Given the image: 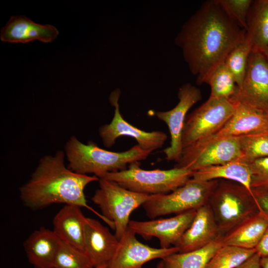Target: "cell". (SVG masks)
<instances>
[{
  "instance_id": "f546056e",
  "label": "cell",
  "mask_w": 268,
  "mask_h": 268,
  "mask_svg": "<svg viewBox=\"0 0 268 268\" xmlns=\"http://www.w3.org/2000/svg\"><path fill=\"white\" fill-rule=\"evenodd\" d=\"M226 13L239 27L247 28L248 13L252 0H216Z\"/></svg>"
},
{
  "instance_id": "d590c367",
  "label": "cell",
  "mask_w": 268,
  "mask_h": 268,
  "mask_svg": "<svg viewBox=\"0 0 268 268\" xmlns=\"http://www.w3.org/2000/svg\"><path fill=\"white\" fill-rule=\"evenodd\" d=\"M263 54L265 56L266 58L268 61V47L266 48L265 50H264L263 51H261Z\"/></svg>"
},
{
  "instance_id": "30bf717a",
  "label": "cell",
  "mask_w": 268,
  "mask_h": 268,
  "mask_svg": "<svg viewBox=\"0 0 268 268\" xmlns=\"http://www.w3.org/2000/svg\"><path fill=\"white\" fill-rule=\"evenodd\" d=\"M268 115V61L253 48L241 86L231 98Z\"/></svg>"
},
{
  "instance_id": "9c48e42d",
  "label": "cell",
  "mask_w": 268,
  "mask_h": 268,
  "mask_svg": "<svg viewBox=\"0 0 268 268\" xmlns=\"http://www.w3.org/2000/svg\"><path fill=\"white\" fill-rule=\"evenodd\" d=\"M238 104L232 99L209 97L186 117L182 136L183 148L217 133L233 116Z\"/></svg>"
},
{
  "instance_id": "f1b7e54d",
  "label": "cell",
  "mask_w": 268,
  "mask_h": 268,
  "mask_svg": "<svg viewBox=\"0 0 268 268\" xmlns=\"http://www.w3.org/2000/svg\"><path fill=\"white\" fill-rule=\"evenodd\" d=\"M243 160L268 157V133L238 136Z\"/></svg>"
},
{
  "instance_id": "836d02e7",
  "label": "cell",
  "mask_w": 268,
  "mask_h": 268,
  "mask_svg": "<svg viewBox=\"0 0 268 268\" xmlns=\"http://www.w3.org/2000/svg\"><path fill=\"white\" fill-rule=\"evenodd\" d=\"M260 260L261 257L256 253L236 268H261Z\"/></svg>"
},
{
  "instance_id": "8d00e7d4",
  "label": "cell",
  "mask_w": 268,
  "mask_h": 268,
  "mask_svg": "<svg viewBox=\"0 0 268 268\" xmlns=\"http://www.w3.org/2000/svg\"><path fill=\"white\" fill-rule=\"evenodd\" d=\"M156 268H163V262H162V260L159 263H158V264L156 266Z\"/></svg>"
},
{
  "instance_id": "8fae6325",
  "label": "cell",
  "mask_w": 268,
  "mask_h": 268,
  "mask_svg": "<svg viewBox=\"0 0 268 268\" xmlns=\"http://www.w3.org/2000/svg\"><path fill=\"white\" fill-rule=\"evenodd\" d=\"M120 90L116 89L109 96L111 104L115 107L114 115L109 124L101 126L99 134L104 145L107 148L112 147L116 139L121 136L134 138L137 145L143 150L152 152L164 144L167 139V134L161 131L147 132L129 123L122 116L119 108V99Z\"/></svg>"
},
{
  "instance_id": "83f0119b",
  "label": "cell",
  "mask_w": 268,
  "mask_h": 268,
  "mask_svg": "<svg viewBox=\"0 0 268 268\" xmlns=\"http://www.w3.org/2000/svg\"><path fill=\"white\" fill-rule=\"evenodd\" d=\"M53 268H94L86 253L61 240Z\"/></svg>"
},
{
  "instance_id": "4316f807",
  "label": "cell",
  "mask_w": 268,
  "mask_h": 268,
  "mask_svg": "<svg viewBox=\"0 0 268 268\" xmlns=\"http://www.w3.org/2000/svg\"><path fill=\"white\" fill-rule=\"evenodd\" d=\"M252 45L246 39L235 47L228 55L224 63L234 76L240 88L244 79L252 50Z\"/></svg>"
},
{
  "instance_id": "3957f363",
  "label": "cell",
  "mask_w": 268,
  "mask_h": 268,
  "mask_svg": "<svg viewBox=\"0 0 268 268\" xmlns=\"http://www.w3.org/2000/svg\"><path fill=\"white\" fill-rule=\"evenodd\" d=\"M65 150L68 168L80 174H94L99 178L108 172L124 170L130 164L145 159L151 153L137 144L123 152L108 151L91 141L84 144L75 136L66 142Z\"/></svg>"
},
{
  "instance_id": "7c38bea8",
  "label": "cell",
  "mask_w": 268,
  "mask_h": 268,
  "mask_svg": "<svg viewBox=\"0 0 268 268\" xmlns=\"http://www.w3.org/2000/svg\"><path fill=\"white\" fill-rule=\"evenodd\" d=\"M178 97L179 101L174 108L155 113L158 119L166 123L170 134V145L163 150L165 159L176 162L179 160L183 148L182 136L187 114L194 105L201 99L202 95L198 88L187 83L180 87Z\"/></svg>"
},
{
  "instance_id": "4fadbf2b",
  "label": "cell",
  "mask_w": 268,
  "mask_h": 268,
  "mask_svg": "<svg viewBox=\"0 0 268 268\" xmlns=\"http://www.w3.org/2000/svg\"><path fill=\"white\" fill-rule=\"evenodd\" d=\"M197 209L188 210L168 218L144 221L130 220L129 227L144 239L158 238L160 248H169L175 246L179 242L191 225Z\"/></svg>"
},
{
  "instance_id": "5bb4252c",
  "label": "cell",
  "mask_w": 268,
  "mask_h": 268,
  "mask_svg": "<svg viewBox=\"0 0 268 268\" xmlns=\"http://www.w3.org/2000/svg\"><path fill=\"white\" fill-rule=\"evenodd\" d=\"M179 252L178 248H155L144 244L136 238V234L129 227L119 240L117 250L105 268H142L146 263L162 259Z\"/></svg>"
},
{
  "instance_id": "2e32d148",
  "label": "cell",
  "mask_w": 268,
  "mask_h": 268,
  "mask_svg": "<svg viewBox=\"0 0 268 268\" xmlns=\"http://www.w3.org/2000/svg\"><path fill=\"white\" fill-rule=\"evenodd\" d=\"M59 34L54 26L35 23L23 15H13L1 28L0 38L3 42L13 43L24 44L35 40L50 43Z\"/></svg>"
},
{
  "instance_id": "ba28073f",
  "label": "cell",
  "mask_w": 268,
  "mask_h": 268,
  "mask_svg": "<svg viewBox=\"0 0 268 268\" xmlns=\"http://www.w3.org/2000/svg\"><path fill=\"white\" fill-rule=\"evenodd\" d=\"M243 160L239 137L212 135L183 149L175 167L195 172L205 167Z\"/></svg>"
},
{
  "instance_id": "44dd1931",
  "label": "cell",
  "mask_w": 268,
  "mask_h": 268,
  "mask_svg": "<svg viewBox=\"0 0 268 268\" xmlns=\"http://www.w3.org/2000/svg\"><path fill=\"white\" fill-rule=\"evenodd\" d=\"M268 227V217L259 211L223 236L224 245L255 249Z\"/></svg>"
},
{
  "instance_id": "7402d4cb",
  "label": "cell",
  "mask_w": 268,
  "mask_h": 268,
  "mask_svg": "<svg viewBox=\"0 0 268 268\" xmlns=\"http://www.w3.org/2000/svg\"><path fill=\"white\" fill-rule=\"evenodd\" d=\"M192 177L201 181L223 178L236 182L244 186L254 197L251 188V173L250 167L248 163L243 160L203 168L194 172Z\"/></svg>"
},
{
  "instance_id": "cb8c5ba5",
  "label": "cell",
  "mask_w": 268,
  "mask_h": 268,
  "mask_svg": "<svg viewBox=\"0 0 268 268\" xmlns=\"http://www.w3.org/2000/svg\"><path fill=\"white\" fill-rule=\"evenodd\" d=\"M224 235L207 245L196 250L176 253L162 260L164 268H205L217 251L223 246Z\"/></svg>"
},
{
  "instance_id": "d4e9b609",
  "label": "cell",
  "mask_w": 268,
  "mask_h": 268,
  "mask_svg": "<svg viewBox=\"0 0 268 268\" xmlns=\"http://www.w3.org/2000/svg\"><path fill=\"white\" fill-rule=\"evenodd\" d=\"M204 83L210 87V98L229 99L239 88L234 76L224 62L209 73Z\"/></svg>"
},
{
  "instance_id": "4dcf8cb0",
  "label": "cell",
  "mask_w": 268,
  "mask_h": 268,
  "mask_svg": "<svg viewBox=\"0 0 268 268\" xmlns=\"http://www.w3.org/2000/svg\"><path fill=\"white\" fill-rule=\"evenodd\" d=\"M251 173V188H268V157L247 162Z\"/></svg>"
},
{
  "instance_id": "ffe728a7",
  "label": "cell",
  "mask_w": 268,
  "mask_h": 268,
  "mask_svg": "<svg viewBox=\"0 0 268 268\" xmlns=\"http://www.w3.org/2000/svg\"><path fill=\"white\" fill-rule=\"evenodd\" d=\"M81 208L76 205L66 204L54 216L52 230L63 242L84 252L85 216Z\"/></svg>"
},
{
  "instance_id": "277c9868",
  "label": "cell",
  "mask_w": 268,
  "mask_h": 268,
  "mask_svg": "<svg viewBox=\"0 0 268 268\" xmlns=\"http://www.w3.org/2000/svg\"><path fill=\"white\" fill-rule=\"evenodd\" d=\"M207 204L222 235L259 211L250 192L243 185L229 181L218 182Z\"/></svg>"
},
{
  "instance_id": "d6986e66",
  "label": "cell",
  "mask_w": 268,
  "mask_h": 268,
  "mask_svg": "<svg viewBox=\"0 0 268 268\" xmlns=\"http://www.w3.org/2000/svg\"><path fill=\"white\" fill-rule=\"evenodd\" d=\"M60 242L53 230L45 227L35 230L24 243L29 262L35 268H53Z\"/></svg>"
},
{
  "instance_id": "d6a6232c",
  "label": "cell",
  "mask_w": 268,
  "mask_h": 268,
  "mask_svg": "<svg viewBox=\"0 0 268 268\" xmlns=\"http://www.w3.org/2000/svg\"><path fill=\"white\" fill-rule=\"evenodd\" d=\"M256 253L261 258L268 256V227L265 231L262 239L255 248Z\"/></svg>"
},
{
  "instance_id": "7a4b0ae2",
  "label": "cell",
  "mask_w": 268,
  "mask_h": 268,
  "mask_svg": "<svg viewBox=\"0 0 268 268\" xmlns=\"http://www.w3.org/2000/svg\"><path fill=\"white\" fill-rule=\"evenodd\" d=\"M65 155L63 151L58 150L53 156L40 159L30 179L19 189L22 203L33 210L55 203L76 205L90 210L114 230V223L90 207L84 195L86 186L99 178L78 174L66 167Z\"/></svg>"
},
{
  "instance_id": "603a6c76",
  "label": "cell",
  "mask_w": 268,
  "mask_h": 268,
  "mask_svg": "<svg viewBox=\"0 0 268 268\" xmlns=\"http://www.w3.org/2000/svg\"><path fill=\"white\" fill-rule=\"evenodd\" d=\"M246 33L253 48L263 51L268 47V0L253 1L247 17Z\"/></svg>"
},
{
  "instance_id": "e0dca14e",
  "label": "cell",
  "mask_w": 268,
  "mask_h": 268,
  "mask_svg": "<svg viewBox=\"0 0 268 268\" xmlns=\"http://www.w3.org/2000/svg\"><path fill=\"white\" fill-rule=\"evenodd\" d=\"M207 204L197 209L190 227L175 246L179 253H186L201 249L221 236Z\"/></svg>"
},
{
  "instance_id": "8992f818",
  "label": "cell",
  "mask_w": 268,
  "mask_h": 268,
  "mask_svg": "<svg viewBox=\"0 0 268 268\" xmlns=\"http://www.w3.org/2000/svg\"><path fill=\"white\" fill-rule=\"evenodd\" d=\"M218 182L217 180L201 181L191 178L170 193L149 196L142 206L146 215L153 219L197 209L207 204Z\"/></svg>"
},
{
  "instance_id": "9a60e30c",
  "label": "cell",
  "mask_w": 268,
  "mask_h": 268,
  "mask_svg": "<svg viewBox=\"0 0 268 268\" xmlns=\"http://www.w3.org/2000/svg\"><path fill=\"white\" fill-rule=\"evenodd\" d=\"M119 240L98 220L85 217L84 249L94 268L106 266L113 258Z\"/></svg>"
},
{
  "instance_id": "ac0fdd59",
  "label": "cell",
  "mask_w": 268,
  "mask_h": 268,
  "mask_svg": "<svg viewBox=\"0 0 268 268\" xmlns=\"http://www.w3.org/2000/svg\"><path fill=\"white\" fill-rule=\"evenodd\" d=\"M264 133H268V115L238 103L233 116L213 135L219 137H237Z\"/></svg>"
},
{
  "instance_id": "e575fe53",
  "label": "cell",
  "mask_w": 268,
  "mask_h": 268,
  "mask_svg": "<svg viewBox=\"0 0 268 268\" xmlns=\"http://www.w3.org/2000/svg\"><path fill=\"white\" fill-rule=\"evenodd\" d=\"M260 266L262 268H268V256L261 258Z\"/></svg>"
},
{
  "instance_id": "1f68e13d",
  "label": "cell",
  "mask_w": 268,
  "mask_h": 268,
  "mask_svg": "<svg viewBox=\"0 0 268 268\" xmlns=\"http://www.w3.org/2000/svg\"><path fill=\"white\" fill-rule=\"evenodd\" d=\"M259 210L268 217V188L252 189Z\"/></svg>"
},
{
  "instance_id": "6da1fadb",
  "label": "cell",
  "mask_w": 268,
  "mask_h": 268,
  "mask_svg": "<svg viewBox=\"0 0 268 268\" xmlns=\"http://www.w3.org/2000/svg\"><path fill=\"white\" fill-rule=\"evenodd\" d=\"M246 37L216 0H206L183 25L175 42L198 84Z\"/></svg>"
},
{
  "instance_id": "74e56055",
  "label": "cell",
  "mask_w": 268,
  "mask_h": 268,
  "mask_svg": "<svg viewBox=\"0 0 268 268\" xmlns=\"http://www.w3.org/2000/svg\"><path fill=\"white\" fill-rule=\"evenodd\" d=\"M106 268V266H103V267H101L96 268Z\"/></svg>"
},
{
  "instance_id": "484cf974",
  "label": "cell",
  "mask_w": 268,
  "mask_h": 268,
  "mask_svg": "<svg viewBox=\"0 0 268 268\" xmlns=\"http://www.w3.org/2000/svg\"><path fill=\"white\" fill-rule=\"evenodd\" d=\"M255 253V249L223 245L217 251L205 268H236Z\"/></svg>"
},
{
  "instance_id": "52a82bcc",
  "label": "cell",
  "mask_w": 268,
  "mask_h": 268,
  "mask_svg": "<svg viewBox=\"0 0 268 268\" xmlns=\"http://www.w3.org/2000/svg\"><path fill=\"white\" fill-rule=\"evenodd\" d=\"M148 195L129 190L118 183L105 179L99 180V188L91 197L101 214L112 222L115 235L119 240L126 231L133 211L142 205Z\"/></svg>"
},
{
  "instance_id": "5b68a950",
  "label": "cell",
  "mask_w": 268,
  "mask_h": 268,
  "mask_svg": "<svg viewBox=\"0 0 268 268\" xmlns=\"http://www.w3.org/2000/svg\"><path fill=\"white\" fill-rule=\"evenodd\" d=\"M139 162L130 164L127 169L108 172L101 176L114 181L133 192L148 196L167 194L184 185L192 177L193 171L184 168L168 170H144Z\"/></svg>"
}]
</instances>
